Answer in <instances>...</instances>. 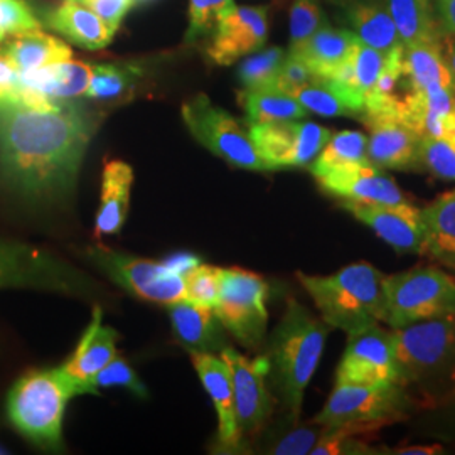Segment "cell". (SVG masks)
Returning <instances> with one entry per match:
<instances>
[{"label": "cell", "instance_id": "cell-1", "mask_svg": "<svg viewBox=\"0 0 455 455\" xmlns=\"http://www.w3.org/2000/svg\"><path fill=\"white\" fill-rule=\"evenodd\" d=\"M97 127L95 115L73 100L48 108L0 103V180L28 203H63Z\"/></svg>", "mask_w": 455, "mask_h": 455}, {"label": "cell", "instance_id": "cell-2", "mask_svg": "<svg viewBox=\"0 0 455 455\" xmlns=\"http://www.w3.org/2000/svg\"><path fill=\"white\" fill-rule=\"evenodd\" d=\"M391 332L398 383L415 400L417 410L428 407L455 385V314Z\"/></svg>", "mask_w": 455, "mask_h": 455}, {"label": "cell", "instance_id": "cell-3", "mask_svg": "<svg viewBox=\"0 0 455 455\" xmlns=\"http://www.w3.org/2000/svg\"><path fill=\"white\" fill-rule=\"evenodd\" d=\"M329 331L331 327L323 319L312 315L295 299H289L268 342L265 355L270 364L268 378L293 422L300 415L304 393L323 358Z\"/></svg>", "mask_w": 455, "mask_h": 455}, {"label": "cell", "instance_id": "cell-4", "mask_svg": "<svg viewBox=\"0 0 455 455\" xmlns=\"http://www.w3.org/2000/svg\"><path fill=\"white\" fill-rule=\"evenodd\" d=\"M297 280L331 329L347 334L364 325L387 324L385 274L368 261L347 265L331 275L297 272Z\"/></svg>", "mask_w": 455, "mask_h": 455}, {"label": "cell", "instance_id": "cell-5", "mask_svg": "<svg viewBox=\"0 0 455 455\" xmlns=\"http://www.w3.org/2000/svg\"><path fill=\"white\" fill-rule=\"evenodd\" d=\"M86 395L65 368L33 370L20 376L7 396V415L17 430L44 449H58L63 439L66 405Z\"/></svg>", "mask_w": 455, "mask_h": 455}, {"label": "cell", "instance_id": "cell-6", "mask_svg": "<svg viewBox=\"0 0 455 455\" xmlns=\"http://www.w3.org/2000/svg\"><path fill=\"white\" fill-rule=\"evenodd\" d=\"M417 403L400 383L334 385L324 408L312 420L321 427H349L356 435L408 420Z\"/></svg>", "mask_w": 455, "mask_h": 455}, {"label": "cell", "instance_id": "cell-7", "mask_svg": "<svg viewBox=\"0 0 455 455\" xmlns=\"http://www.w3.org/2000/svg\"><path fill=\"white\" fill-rule=\"evenodd\" d=\"M98 287L93 278L48 250L0 238V289H39L88 297Z\"/></svg>", "mask_w": 455, "mask_h": 455}, {"label": "cell", "instance_id": "cell-8", "mask_svg": "<svg viewBox=\"0 0 455 455\" xmlns=\"http://www.w3.org/2000/svg\"><path fill=\"white\" fill-rule=\"evenodd\" d=\"M387 324L407 327L455 314V278L437 267H417L385 275Z\"/></svg>", "mask_w": 455, "mask_h": 455}, {"label": "cell", "instance_id": "cell-9", "mask_svg": "<svg viewBox=\"0 0 455 455\" xmlns=\"http://www.w3.org/2000/svg\"><path fill=\"white\" fill-rule=\"evenodd\" d=\"M268 285L259 274L223 268V282L214 312L223 327L248 349H259L268 324Z\"/></svg>", "mask_w": 455, "mask_h": 455}, {"label": "cell", "instance_id": "cell-10", "mask_svg": "<svg viewBox=\"0 0 455 455\" xmlns=\"http://www.w3.org/2000/svg\"><path fill=\"white\" fill-rule=\"evenodd\" d=\"M182 118L199 144L228 164L246 171H268L253 144L250 132L206 95H197L182 105Z\"/></svg>", "mask_w": 455, "mask_h": 455}, {"label": "cell", "instance_id": "cell-11", "mask_svg": "<svg viewBox=\"0 0 455 455\" xmlns=\"http://www.w3.org/2000/svg\"><path fill=\"white\" fill-rule=\"evenodd\" d=\"M88 257L115 283L140 299L167 306L186 300V275L174 272L165 261L137 259L105 246L90 248Z\"/></svg>", "mask_w": 455, "mask_h": 455}, {"label": "cell", "instance_id": "cell-12", "mask_svg": "<svg viewBox=\"0 0 455 455\" xmlns=\"http://www.w3.org/2000/svg\"><path fill=\"white\" fill-rule=\"evenodd\" d=\"M398 383L393 332L379 323L347 332V344L336 371V385Z\"/></svg>", "mask_w": 455, "mask_h": 455}, {"label": "cell", "instance_id": "cell-13", "mask_svg": "<svg viewBox=\"0 0 455 455\" xmlns=\"http://www.w3.org/2000/svg\"><path fill=\"white\" fill-rule=\"evenodd\" d=\"M250 137L268 171L312 164L332 132L312 122H270L250 125Z\"/></svg>", "mask_w": 455, "mask_h": 455}, {"label": "cell", "instance_id": "cell-14", "mask_svg": "<svg viewBox=\"0 0 455 455\" xmlns=\"http://www.w3.org/2000/svg\"><path fill=\"white\" fill-rule=\"evenodd\" d=\"M221 358L231 374L242 439L253 437L263 430L274 411V398L267 385L270 371L268 359L265 355L246 358L233 347H223Z\"/></svg>", "mask_w": 455, "mask_h": 455}, {"label": "cell", "instance_id": "cell-15", "mask_svg": "<svg viewBox=\"0 0 455 455\" xmlns=\"http://www.w3.org/2000/svg\"><path fill=\"white\" fill-rule=\"evenodd\" d=\"M398 100L361 115L368 129V157L378 169L411 171L422 165V137L398 114Z\"/></svg>", "mask_w": 455, "mask_h": 455}, {"label": "cell", "instance_id": "cell-16", "mask_svg": "<svg viewBox=\"0 0 455 455\" xmlns=\"http://www.w3.org/2000/svg\"><path fill=\"white\" fill-rule=\"evenodd\" d=\"M344 210L400 253H422L425 242L422 210L402 204H358L342 203Z\"/></svg>", "mask_w": 455, "mask_h": 455}, {"label": "cell", "instance_id": "cell-17", "mask_svg": "<svg viewBox=\"0 0 455 455\" xmlns=\"http://www.w3.org/2000/svg\"><path fill=\"white\" fill-rule=\"evenodd\" d=\"M208 48V56L216 65H233L236 60L263 48L268 39L267 7L231 9L221 19Z\"/></svg>", "mask_w": 455, "mask_h": 455}, {"label": "cell", "instance_id": "cell-18", "mask_svg": "<svg viewBox=\"0 0 455 455\" xmlns=\"http://www.w3.org/2000/svg\"><path fill=\"white\" fill-rule=\"evenodd\" d=\"M327 195L336 196L342 203L358 204H402L407 203L403 191L390 176L383 174L373 164L336 171L317 178Z\"/></svg>", "mask_w": 455, "mask_h": 455}, {"label": "cell", "instance_id": "cell-19", "mask_svg": "<svg viewBox=\"0 0 455 455\" xmlns=\"http://www.w3.org/2000/svg\"><path fill=\"white\" fill-rule=\"evenodd\" d=\"M196 371L218 413V440L227 451H236L242 445V434L236 420L235 393L231 385V374L223 358H216L212 353H191Z\"/></svg>", "mask_w": 455, "mask_h": 455}, {"label": "cell", "instance_id": "cell-20", "mask_svg": "<svg viewBox=\"0 0 455 455\" xmlns=\"http://www.w3.org/2000/svg\"><path fill=\"white\" fill-rule=\"evenodd\" d=\"M115 341L116 332L112 327L101 324V310L97 307L93 310V319L86 327L75 355L63 364L66 373L75 378L86 393L98 395L97 391L92 388L90 381L116 356Z\"/></svg>", "mask_w": 455, "mask_h": 455}, {"label": "cell", "instance_id": "cell-21", "mask_svg": "<svg viewBox=\"0 0 455 455\" xmlns=\"http://www.w3.org/2000/svg\"><path fill=\"white\" fill-rule=\"evenodd\" d=\"M358 41L353 31L324 26L289 52L309 66L315 76L331 78L346 63Z\"/></svg>", "mask_w": 455, "mask_h": 455}, {"label": "cell", "instance_id": "cell-22", "mask_svg": "<svg viewBox=\"0 0 455 455\" xmlns=\"http://www.w3.org/2000/svg\"><path fill=\"white\" fill-rule=\"evenodd\" d=\"M132 184L133 171L129 164L112 161L105 165L95 223V236L98 238L115 235L124 227L131 206Z\"/></svg>", "mask_w": 455, "mask_h": 455}, {"label": "cell", "instance_id": "cell-23", "mask_svg": "<svg viewBox=\"0 0 455 455\" xmlns=\"http://www.w3.org/2000/svg\"><path fill=\"white\" fill-rule=\"evenodd\" d=\"M403 82L407 92L454 90L455 78L440 43L407 44L403 51Z\"/></svg>", "mask_w": 455, "mask_h": 455}, {"label": "cell", "instance_id": "cell-24", "mask_svg": "<svg viewBox=\"0 0 455 455\" xmlns=\"http://www.w3.org/2000/svg\"><path fill=\"white\" fill-rule=\"evenodd\" d=\"M169 314L178 339L189 347L191 353H212L225 347L218 325L221 323L212 307L180 300L169 306Z\"/></svg>", "mask_w": 455, "mask_h": 455}, {"label": "cell", "instance_id": "cell-25", "mask_svg": "<svg viewBox=\"0 0 455 455\" xmlns=\"http://www.w3.org/2000/svg\"><path fill=\"white\" fill-rule=\"evenodd\" d=\"M48 24L66 39L84 49H101L110 44L114 31L93 11L75 0H65L48 16Z\"/></svg>", "mask_w": 455, "mask_h": 455}, {"label": "cell", "instance_id": "cell-26", "mask_svg": "<svg viewBox=\"0 0 455 455\" xmlns=\"http://www.w3.org/2000/svg\"><path fill=\"white\" fill-rule=\"evenodd\" d=\"M423 251L455 270V189L435 197L422 210Z\"/></svg>", "mask_w": 455, "mask_h": 455}, {"label": "cell", "instance_id": "cell-27", "mask_svg": "<svg viewBox=\"0 0 455 455\" xmlns=\"http://www.w3.org/2000/svg\"><path fill=\"white\" fill-rule=\"evenodd\" d=\"M385 60L387 52L370 48L358 41L346 63L329 80L338 83L364 114L366 98L373 90Z\"/></svg>", "mask_w": 455, "mask_h": 455}, {"label": "cell", "instance_id": "cell-28", "mask_svg": "<svg viewBox=\"0 0 455 455\" xmlns=\"http://www.w3.org/2000/svg\"><path fill=\"white\" fill-rule=\"evenodd\" d=\"M403 44L440 43L434 0H383Z\"/></svg>", "mask_w": 455, "mask_h": 455}, {"label": "cell", "instance_id": "cell-29", "mask_svg": "<svg viewBox=\"0 0 455 455\" xmlns=\"http://www.w3.org/2000/svg\"><path fill=\"white\" fill-rule=\"evenodd\" d=\"M4 52L11 58L19 75L71 60V49L63 41L41 31L17 34L16 39L5 46Z\"/></svg>", "mask_w": 455, "mask_h": 455}, {"label": "cell", "instance_id": "cell-30", "mask_svg": "<svg viewBox=\"0 0 455 455\" xmlns=\"http://www.w3.org/2000/svg\"><path fill=\"white\" fill-rule=\"evenodd\" d=\"M370 164L368 137L363 132L342 131L331 135L323 150L310 164V172L317 180L336 171Z\"/></svg>", "mask_w": 455, "mask_h": 455}, {"label": "cell", "instance_id": "cell-31", "mask_svg": "<svg viewBox=\"0 0 455 455\" xmlns=\"http://www.w3.org/2000/svg\"><path fill=\"white\" fill-rule=\"evenodd\" d=\"M349 22L359 41L370 48L388 52L403 44L400 33L383 4L358 2L349 9Z\"/></svg>", "mask_w": 455, "mask_h": 455}, {"label": "cell", "instance_id": "cell-32", "mask_svg": "<svg viewBox=\"0 0 455 455\" xmlns=\"http://www.w3.org/2000/svg\"><path fill=\"white\" fill-rule=\"evenodd\" d=\"M242 105L248 124H270V122H287L302 120L307 116V110L287 92H282L275 86H263L255 90H244L242 93Z\"/></svg>", "mask_w": 455, "mask_h": 455}, {"label": "cell", "instance_id": "cell-33", "mask_svg": "<svg viewBox=\"0 0 455 455\" xmlns=\"http://www.w3.org/2000/svg\"><path fill=\"white\" fill-rule=\"evenodd\" d=\"M297 101L312 114L321 116H361L363 110L341 86L329 78L315 76L292 93Z\"/></svg>", "mask_w": 455, "mask_h": 455}, {"label": "cell", "instance_id": "cell-34", "mask_svg": "<svg viewBox=\"0 0 455 455\" xmlns=\"http://www.w3.org/2000/svg\"><path fill=\"white\" fill-rule=\"evenodd\" d=\"M407 422L413 437L455 443V385L439 400L410 415Z\"/></svg>", "mask_w": 455, "mask_h": 455}, {"label": "cell", "instance_id": "cell-35", "mask_svg": "<svg viewBox=\"0 0 455 455\" xmlns=\"http://www.w3.org/2000/svg\"><path fill=\"white\" fill-rule=\"evenodd\" d=\"M142 69L132 65L93 66V76L86 98L92 100H115L124 97L135 86Z\"/></svg>", "mask_w": 455, "mask_h": 455}, {"label": "cell", "instance_id": "cell-36", "mask_svg": "<svg viewBox=\"0 0 455 455\" xmlns=\"http://www.w3.org/2000/svg\"><path fill=\"white\" fill-rule=\"evenodd\" d=\"M231 9H235L233 0H191L186 43L193 44L203 37L212 36L221 19Z\"/></svg>", "mask_w": 455, "mask_h": 455}, {"label": "cell", "instance_id": "cell-37", "mask_svg": "<svg viewBox=\"0 0 455 455\" xmlns=\"http://www.w3.org/2000/svg\"><path fill=\"white\" fill-rule=\"evenodd\" d=\"M285 56L287 54L282 48H268L248 58L238 69V78L244 90L274 86Z\"/></svg>", "mask_w": 455, "mask_h": 455}, {"label": "cell", "instance_id": "cell-38", "mask_svg": "<svg viewBox=\"0 0 455 455\" xmlns=\"http://www.w3.org/2000/svg\"><path fill=\"white\" fill-rule=\"evenodd\" d=\"M420 156L422 165L435 178L455 180V131L437 137H423Z\"/></svg>", "mask_w": 455, "mask_h": 455}, {"label": "cell", "instance_id": "cell-39", "mask_svg": "<svg viewBox=\"0 0 455 455\" xmlns=\"http://www.w3.org/2000/svg\"><path fill=\"white\" fill-rule=\"evenodd\" d=\"M223 282V268L212 265H197L186 274V300L196 306L212 307L218 302Z\"/></svg>", "mask_w": 455, "mask_h": 455}, {"label": "cell", "instance_id": "cell-40", "mask_svg": "<svg viewBox=\"0 0 455 455\" xmlns=\"http://www.w3.org/2000/svg\"><path fill=\"white\" fill-rule=\"evenodd\" d=\"M327 26V17L317 0H295L291 9V48L307 41Z\"/></svg>", "mask_w": 455, "mask_h": 455}, {"label": "cell", "instance_id": "cell-41", "mask_svg": "<svg viewBox=\"0 0 455 455\" xmlns=\"http://www.w3.org/2000/svg\"><path fill=\"white\" fill-rule=\"evenodd\" d=\"M92 388L97 391L100 388H112V387H124L131 390L139 398H146V385L139 379V376L132 370L131 364L122 358L115 356L103 370H100L93 379L90 381Z\"/></svg>", "mask_w": 455, "mask_h": 455}, {"label": "cell", "instance_id": "cell-42", "mask_svg": "<svg viewBox=\"0 0 455 455\" xmlns=\"http://www.w3.org/2000/svg\"><path fill=\"white\" fill-rule=\"evenodd\" d=\"M41 31V22L24 0H0V33L26 34Z\"/></svg>", "mask_w": 455, "mask_h": 455}, {"label": "cell", "instance_id": "cell-43", "mask_svg": "<svg viewBox=\"0 0 455 455\" xmlns=\"http://www.w3.org/2000/svg\"><path fill=\"white\" fill-rule=\"evenodd\" d=\"M323 432H324V427L321 425H317V428H310V427L295 428L278 440L270 452L280 455L310 454L312 447L323 435Z\"/></svg>", "mask_w": 455, "mask_h": 455}, {"label": "cell", "instance_id": "cell-44", "mask_svg": "<svg viewBox=\"0 0 455 455\" xmlns=\"http://www.w3.org/2000/svg\"><path fill=\"white\" fill-rule=\"evenodd\" d=\"M314 78H315V75L310 71L309 66L289 52L280 66L274 86L292 95L297 88L307 84Z\"/></svg>", "mask_w": 455, "mask_h": 455}, {"label": "cell", "instance_id": "cell-45", "mask_svg": "<svg viewBox=\"0 0 455 455\" xmlns=\"http://www.w3.org/2000/svg\"><path fill=\"white\" fill-rule=\"evenodd\" d=\"M75 2L82 4L90 11H93L97 16L101 17L114 33H116L122 19L133 5V0H75Z\"/></svg>", "mask_w": 455, "mask_h": 455}, {"label": "cell", "instance_id": "cell-46", "mask_svg": "<svg viewBox=\"0 0 455 455\" xmlns=\"http://www.w3.org/2000/svg\"><path fill=\"white\" fill-rule=\"evenodd\" d=\"M20 86V75L11 58L0 52V103L14 101Z\"/></svg>", "mask_w": 455, "mask_h": 455}, {"label": "cell", "instance_id": "cell-47", "mask_svg": "<svg viewBox=\"0 0 455 455\" xmlns=\"http://www.w3.org/2000/svg\"><path fill=\"white\" fill-rule=\"evenodd\" d=\"M440 33L452 37L455 36V0H447L437 11Z\"/></svg>", "mask_w": 455, "mask_h": 455}, {"label": "cell", "instance_id": "cell-48", "mask_svg": "<svg viewBox=\"0 0 455 455\" xmlns=\"http://www.w3.org/2000/svg\"><path fill=\"white\" fill-rule=\"evenodd\" d=\"M390 454L400 455H435L445 454V447L442 443H413L407 447H398L396 451H390Z\"/></svg>", "mask_w": 455, "mask_h": 455}, {"label": "cell", "instance_id": "cell-49", "mask_svg": "<svg viewBox=\"0 0 455 455\" xmlns=\"http://www.w3.org/2000/svg\"><path fill=\"white\" fill-rule=\"evenodd\" d=\"M165 263L180 275H186L189 274L193 268H196L199 265V259L195 255H188V253H180V255H174L171 259H167Z\"/></svg>", "mask_w": 455, "mask_h": 455}, {"label": "cell", "instance_id": "cell-50", "mask_svg": "<svg viewBox=\"0 0 455 455\" xmlns=\"http://www.w3.org/2000/svg\"><path fill=\"white\" fill-rule=\"evenodd\" d=\"M452 41L449 43V46H447V51L443 52L445 54V60H447V65L451 68V73H452V76L455 78V36L451 37Z\"/></svg>", "mask_w": 455, "mask_h": 455}, {"label": "cell", "instance_id": "cell-51", "mask_svg": "<svg viewBox=\"0 0 455 455\" xmlns=\"http://www.w3.org/2000/svg\"><path fill=\"white\" fill-rule=\"evenodd\" d=\"M447 0H434V7H435V16H437V11H439L440 7L445 4Z\"/></svg>", "mask_w": 455, "mask_h": 455}, {"label": "cell", "instance_id": "cell-52", "mask_svg": "<svg viewBox=\"0 0 455 455\" xmlns=\"http://www.w3.org/2000/svg\"><path fill=\"white\" fill-rule=\"evenodd\" d=\"M142 2H147V0H133V4H142Z\"/></svg>", "mask_w": 455, "mask_h": 455}, {"label": "cell", "instance_id": "cell-53", "mask_svg": "<svg viewBox=\"0 0 455 455\" xmlns=\"http://www.w3.org/2000/svg\"><path fill=\"white\" fill-rule=\"evenodd\" d=\"M0 454H5V451H4V449H2V447H0Z\"/></svg>", "mask_w": 455, "mask_h": 455}, {"label": "cell", "instance_id": "cell-54", "mask_svg": "<svg viewBox=\"0 0 455 455\" xmlns=\"http://www.w3.org/2000/svg\"><path fill=\"white\" fill-rule=\"evenodd\" d=\"M2 37H4V36H2V34H0V41H2Z\"/></svg>", "mask_w": 455, "mask_h": 455}, {"label": "cell", "instance_id": "cell-55", "mask_svg": "<svg viewBox=\"0 0 455 455\" xmlns=\"http://www.w3.org/2000/svg\"><path fill=\"white\" fill-rule=\"evenodd\" d=\"M0 34H2V36H5V34H4V33H0Z\"/></svg>", "mask_w": 455, "mask_h": 455}]
</instances>
